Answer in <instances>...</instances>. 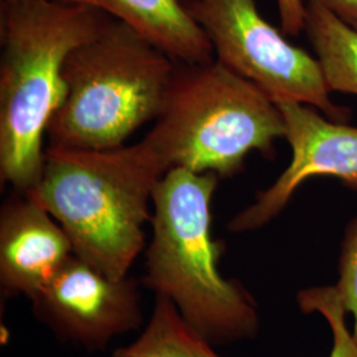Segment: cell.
<instances>
[{"label": "cell", "mask_w": 357, "mask_h": 357, "mask_svg": "<svg viewBox=\"0 0 357 357\" xmlns=\"http://www.w3.org/2000/svg\"><path fill=\"white\" fill-rule=\"evenodd\" d=\"M110 16L53 0H0V180L31 191L41 175L44 137L64 94L69 53Z\"/></svg>", "instance_id": "1"}, {"label": "cell", "mask_w": 357, "mask_h": 357, "mask_svg": "<svg viewBox=\"0 0 357 357\" xmlns=\"http://www.w3.org/2000/svg\"><path fill=\"white\" fill-rule=\"evenodd\" d=\"M163 168L141 141L114 150L47 147L29 192L68 234L77 258L123 280L144 246V224Z\"/></svg>", "instance_id": "2"}, {"label": "cell", "mask_w": 357, "mask_h": 357, "mask_svg": "<svg viewBox=\"0 0 357 357\" xmlns=\"http://www.w3.org/2000/svg\"><path fill=\"white\" fill-rule=\"evenodd\" d=\"M216 174L172 168L153 193V238L143 284L167 296L183 319L212 344L257 335V303L240 282L218 268L222 246L212 237Z\"/></svg>", "instance_id": "3"}, {"label": "cell", "mask_w": 357, "mask_h": 357, "mask_svg": "<svg viewBox=\"0 0 357 357\" xmlns=\"http://www.w3.org/2000/svg\"><path fill=\"white\" fill-rule=\"evenodd\" d=\"M287 128L278 103L220 64L176 61L155 125L143 138L163 168L230 178L253 151L268 158Z\"/></svg>", "instance_id": "4"}, {"label": "cell", "mask_w": 357, "mask_h": 357, "mask_svg": "<svg viewBox=\"0 0 357 357\" xmlns=\"http://www.w3.org/2000/svg\"><path fill=\"white\" fill-rule=\"evenodd\" d=\"M176 66L167 52L109 17L65 60L64 94L45 137L50 147L114 150L156 119Z\"/></svg>", "instance_id": "5"}, {"label": "cell", "mask_w": 357, "mask_h": 357, "mask_svg": "<svg viewBox=\"0 0 357 357\" xmlns=\"http://www.w3.org/2000/svg\"><path fill=\"white\" fill-rule=\"evenodd\" d=\"M181 1L204 31L220 64L253 82L275 103H305L332 121H349L351 109L332 102L317 57L268 23L255 0Z\"/></svg>", "instance_id": "6"}, {"label": "cell", "mask_w": 357, "mask_h": 357, "mask_svg": "<svg viewBox=\"0 0 357 357\" xmlns=\"http://www.w3.org/2000/svg\"><path fill=\"white\" fill-rule=\"evenodd\" d=\"M286 122L291 162L278 178L233 217L231 233L261 229L280 216L298 188L312 178H336L357 190V128L332 121L305 103H278Z\"/></svg>", "instance_id": "7"}, {"label": "cell", "mask_w": 357, "mask_h": 357, "mask_svg": "<svg viewBox=\"0 0 357 357\" xmlns=\"http://www.w3.org/2000/svg\"><path fill=\"white\" fill-rule=\"evenodd\" d=\"M31 301L38 319L88 349L105 348L142 321L137 282L112 280L76 255Z\"/></svg>", "instance_id": "8"}, {"label": "cell", "mask_w": 357, "mask_h": 357, "mask_svg": "<svg viewBox=\"0 0 357 357\" xmlns=\"http://www.w3.org/2000/svg\"><path fill=\"white\" fill-rule=\"evenodd\" d=\"M75 255L63 227L28 193L11 196L0 213V283L29 299Z\"/></svg>", "instance_id": "9"}, {"label": "cell", "mask_w": 357, "mask_h": 357, "mask_svg": "<svg viewBox=\"0 0 357 357\" xmlns=\"http://www.w3.org/2000/svg\"><path fill=\"white\" fill-rule=\"evenodd\" d=\"M98 10L139 31L153 44L183 63L215 59L204 31L187 13L181 0H53Z\"/></svg>", "instance_id": "10"}, {"label": "cell", "mask_w": 357, "mask_h": 357, "mask_svg": "<svg viewBox=\"0 0 357 357\" xmlns=\"http://www.w3.org/2000/svg\"><path fill=\"white\" fill-rule=\"evenodd\" d=\"M303 32L330 91L357 96V31L318 4H306Z\"/></svg>", "instance_id": "11"}, {"label": "cell", "mask_w": 357, "mask_h": 357, "mask_svg": "<svg viewBox=\"0 0 357 357\" xmlns=\"http://www.w3.org/2000/svg\"><path fill=\"white\" fill-rule=\"evenodd\" d=\"M183 319L176 306L156 295L153 315L141 336L112 357H222Z\"/></svg>", "instance_id": "12"}, {"label": "cell", "mask_w": 357, "mask_h": 357, "mask_svg": "<svg viewBox=\"0 0 357 357\" xmlns=\"http://www.w3.org/2000/svg\"><path fill=\"white\" fill-rule=\"evenodd\" d=\"M296 301L305 314H318L327 321L332 336L328 357H357L356 337L347 324L348 314L333 284L305 289Z\"/></svg>", "instance_id": "13"}, {"label": "cell", "mask_w": 357, "mask_h": 357, "mask_svg": "<svg viewBox=\"0 0 357 357\" xmlns=\"http://www.w3.org/2000/svg\"><path fill=\"white\" fill-rule=\"evenodd\" d=\"M348 315L357 340V215L347 225L339 257V278L333 284Z\"/></svg>", "instance_id": "14"}, {"label": "cell", "mask_w": 357, "mask_h": 357, "mask_svg": "<svg viewBox=\"0 0 357 357\" xmlns=\"http://www.w3.org/2000/svg\"><path fill=\"white\" fill-rule=\"evenodd\" d=\"M283 32L290 36H298L303 32L306 6L302 0H277Z\"/></svg>", "instance_id": "15"}, {"label": "cell", "mask_w": 357, "mask_h": 357, "mask_svg": "<svg viewBox=\"0 0 357 357\" xmlns=\"http://www.w3.org/2000/svg\"><path fill=\"white\" fill-rule=\"evenodd\" d=\"M303 4H318L357 31V0H302Z\"/></svg>", "instance_id": "16"}]
</instances>
